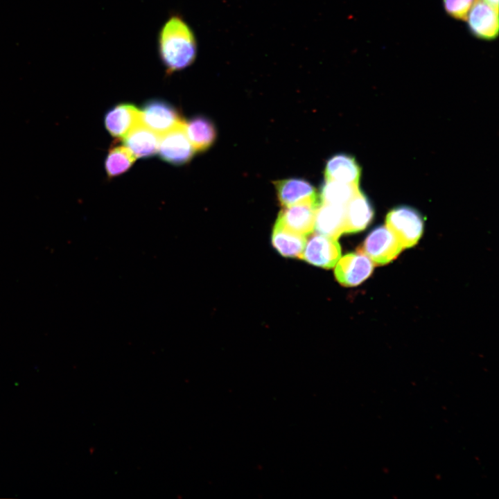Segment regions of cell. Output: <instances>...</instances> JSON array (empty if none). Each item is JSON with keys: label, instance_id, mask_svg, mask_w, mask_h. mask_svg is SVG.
<instances>
[{"label": "cell", "instance_id": "8", "mask_svg": "<svg viewBox=\"0 0 499 499\" xmlns=\"http://www.w3.org/2000/svg\"><path fill=\"white\" fill-rule=\"evenodd\" d=\"M334 270L337 281L346 287L358 286L372 273L374 264L362 252H352L340 258Z\"/></svg>", "mask_w": 499, "mask_h": 499}, {"label": "cell", "instance_id": "17", "mask_svg": "<svg viewBox=\"0 0 499 499\" xmlns=\"http://www.w3.org/2000/svg\"><path fill=\"white\" fill-rule=\"evenodd\" d=\"M306 236L288 230L277 222L272 230V244L285 257L301 259L306 243Z\"/></svg>", "mask_w": 499, "mask_h": 499}, {"label": "cell", "instance_id": "3", "mask_svg": "<svg viewBox=\"0 0 499 499\" xmlns=\"http://www.w3.org/2000/svg\"><path fill=\"white\" fill-rule=\"evenodd\" d=\"M403 249L388 227L380 225L370 231L358 251L367 256L374 265H383L395 259Z\"/></svg>", "mask_w": 499, "mask_h": 499}, {"label": "cell", "instance_id": "4", "mask_svg": "<svg viewBox=\"0 0 499 499\" xmlns=\"http://www.w3.org/2000/svg\"><path fill=\"white\" fill-rule=\"evenodd\" d=\"M139 110L141 123L159 135L184 122L177 109L162 99L148 100Z\"/></svg>", "mask_w": 499, "mask_h": 499}, {"label": "cell", "instance_id": "9", "mask_svg": "<svg viewBox=\"0 0 499 499\" xmlns=\"http://www.w3.org/2000/svg\"><path fill=\"white\" fill-rule=\"evenodd\" d=\"M468 28L476 37L485 40L496 39L498 35V10L484 2L475 0L466 18Z\"/></svg>", "mask_w": 499, "mask_h": 499}, {"label": "cell", "instance_id": "13", "mask_svg": "<svg viewBox=\"0 0 499 499\" xmlns=\"http://www.w3.org/2000/svg\"><path fill=\"white\" fill-rule=\"evenodd\" d=\"M159 138V134L140 122L122 140L136 158H149L157 154Z\"/></svg>", "mask_w": 499, "mask_h": 499}, {"label": "cell", "instance_id": "1", "mask_svg": "<svg viewBox=\"0 0 499 499\" xmlns=\"http://www.w3.org/2000/svg\"><path fill=\"white\" fill-rule=\"evenodd\" d=\"M157 51L167 74L171 75L191 66L198 55L195 33L184 17L173 13L161 27Z\"/></svg>", "mask_w": 499, "mask_h": 499}, {"label": "cell", "instance_id": "21", "mask_svg": "<svg viewBox=\"0 0 499 499\" xmlns=\"http://www.w3.org/2000/svg\"><path fill=\"white\" fill-rule=\"evenodd\" d=\"M484 2L498 10V0H483Z\"/></svg>", "mask_w": 499, "mask_h": 499}, {"label": "cell", "instance_id": "15", "mask_svg": "<svg viewBox=\"0 0 499 499\" xmlns=\"http://www.w3.org/2000/svg\"><path fill=\"white\" fill-rule=\"evenodd\" d=\"M277 198L283 207L317 199L313 185L305 180L289 178L274 182Z\"/></svg>", "mask_w": 499, "mask_h": 499}, {"label": "cell", "instance_id": "18", "mask_svg": "<svg viewBox=\"0 0 499 499\" xmlns=\"http://www.w3.org/2000/svg\"><path fill=\"white\" fill-rule=\"evenodd\" d=\"M136 157L123 144L110 146L105 161V169L109 179L127 172L134 164Z\"/></svg>", "mask_w": 499, "mask_h": 499}, {"label": "cell", "instance_id": "20", "mask_svg": "<svg viewBox=\"0 0 499 499\" xmlns=\"http://www.w3.org/2000/svg\"><path fill=\"white\" fill-rule=\"evenodd\" d=\"M475 0H443L444 8L451 17L466 20L468 12Z\"/></svg>", "mask_w": 499, "mask_h": 499}, {"label": "cell", "instance_id": "12", "mask_svg": "<svg viewBox=\"0 0 499 499\" xmlns=\"http://www.w3.org/2000/svg\"><path fill=\"white\" fill-rule=\"evenodd\" d=\"M345 206L319 204L315 216L314 229L317 234L338 238L344 234Z\"/></svg>", "mask_w": 499, "mask_h": 499}, {"label": "cell", "instance_id": "14", "mask_svg": "<svg viewBox=\"0 0 499 499\" xmlns=\"http://www.w3.org/2000/svg\"><path fill=\"white\" fill-rule=\"evenodd\" d=\"M186 135L195 152L209 150L217 138V130L213 122L208 117L199 114L185 121Z\"/></svg>", "mask_w": 499, "mask_h": 499}, {"label": "cell", "instance_id": "2", "mask_svg": "<svg viewBox=\"0 0 499 499\" xmlns=\"http://www.w3.org/2000/svg\"><path fill=\"white\" fill-rule=\"evenodd\" d=\"M385 225L403 248H410L415 245L421 237L424 221L416 209L408 206H400L389 211L385 218Z\"/></svg>", "mask_w": 499, "mask_h": 499}, {"label": "cell", "instance_id": "6", "mask_svg": "<svg viewBox=\"0 0 499 499\" xmlns=\"http://www.w3.org/2000/svg\"><path fill=\"white\" fill-rule=\"evenodd\" d=\"M318 205L317 199H315L283 207L276 222L294 233L309 235L314 230L315 216Z\"/></svg>", "mask_w": 499, "mask_h": 499}, {"label": "cell", "instance_id": "5", "mask_svg": "<svg viewBox=\"0 0 499 499\" xmlns=\"http://www.w3.org/2000/svg\"><path fill=\"white\" fill-rule=\"evenodd\" d=\"M184 123L185 121L159 138L157 151L159 158L176 166L188 164L195 152L186 135Z\"/></svg>", "mask_w": 499, "mask_h": 499}, {"label": "cell", "instance_id": "16", "mask_svg": "<svg viewBox=\"0 0 499 499\" xmlns=\"http://www.w3.org/2000/svg\"><path fill=\"white\" fill-rule=\"evenodd\" d=\"M361 168L355 158L346 154H338L327 161L324 168L325 180L359 185Z\"/></svg>", "mask_w": 499, "mask_h": 499}, {"label": "cell", "instance_id": "10", "mask_svg": "<svg viewBox=\"0 0 499 499\" xmlns=\"http://www.w3.org/2000/svg\"><path fill=\"white\" fill-rule=\"evenodd\" d=\"M140 122L139 109L129 103L115 105L106 112L104 117L105 129L116 140L122 139Z\"/></svg>", "mask_w": 499, "mask_h": 499}, {"label": "cell", "instance_id": "19", "mask_svg": "<svg viewBox=\"0 0 499 499\" xmlns=\"http://www.w3.org/2000/svg\"><path fill=\"white\" fill-rule=\"evenodd\" d=\"M359 191V185L325 180L321 189V203L345 206Z\"/></svg>", "mask_w": 499, "mask_h": 499}, {"label": "cell", "instance_id": "11", "mask_svg": "<svg viewBox=\"0 0 499 499\" xmlns=\"http://www.w3.org/2000/svg\"><path fill=\"white\" fill-rule=\"evenodd\" d=\"M374 215L368 198L360 190L345 205L344 234L363 231Z\"/></svg>", "mask_w": 499, "mask_h": 499}, {"label": "cell", "instance_id": "7", "mask_svg": "<svg viewBox=\"0 0 499 499\" xmlns=\"http://www.w3.org/2000/svg\"><path fill=\"white\" fill-rule=\"evenodd\" d=\"M340 256L341 247L337 238L315 233L306 240L301 259L330 269L335 265Z\"/></svg>", "mask_w": 499, "mask_h": 499}]
</instances>
